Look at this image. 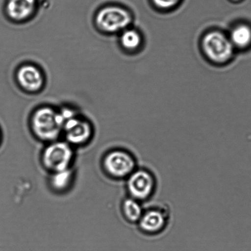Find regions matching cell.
Listing matches in <instances>:
<instances>
[{
  "mask_svg": "<svg viewBox=\"0 0 251 251\" xmlns=\"http://www.w3.org/2000/svg\"><path fill=\"white\" fill-rule=\"evenodd\" d=\"M133 17L127 8L118 4H109L97 12L94 24L100 32L106 35L120 34L130 27Z\"/></svg>",
  "mask_w": 251,
  "mask_h": 251,
  "instance_id": "obj_2",
  "label": "cell"
},
{
  "mask_svg": "<svg viewBox=\"0 0 251 251\" xmlns=\"http://www.w3.org/2000/svg\"><path fill=\"white\" fill-rule=\"evenodd\" d=\"M153 8L158 11L167 12L176 9L182 0H150Z\"/></svg>",
  "mask_w": 251,
  "mask_h": 251,
  "instance_id": "obj_15",
  "label": "cell"
},
{
  "mask_svg": "<svg viewBox=\"0 0 251 251\" xmlns=\"http://www.w3.org/2000/svg\"><path fill=\"white\" fill-rule=\"evenodd\" d=\"M30 128L35 138L48 144L60 140L62 136L63 121L58 109L50 105H42L31 113Z\"/></svg>",
  "mask_w": 251,
  "mask_h": 251,
  "instance_id": "obj_1",
  "label": "cell"
},
{
  "mask_svg": "<svg viewBox=\"0 0 251 251\" xmlns=\"http://www.w3.org/2000/svg\"><path fill=\"white\" fill-rule=\"evenodd\" d=\"M119 45L129 53L137 52L142 48L143 36L137 29L128 27L119 34Z\"/></svg>",
  "mask_w": 251,
  "mask_h": 251,
  "instance_id": "obj_13",
  "label": "cell"
},
{
  "mask_svg": "<svg viewBox=\"0 0 251 251\" xmlns=\"http://www.w3.org/2000/svg\"><path fill=\"white\" fill-rule=\"evenodd\" d=\"M75 157V148L65 140H58L46 144L40 161L44 169L50 174L72 169Z\"/></svg>",
  "mask_w": 251,
  "mask_h": 251,
  "instance_id": "obj_4",
  "label": "cell"
},
{
  "mask_svg": "<svg viewBox=\"0 0 251 251\" xmlns=\"http://www.w3.org/2000/svg\"><path fill=\"white\" fill-rule=\"evenodd\" d=\"M126 180L129 197L138 201H147L154 193L156 180L148 170L136 169Z\"/></svg>",
  "mask_w": 251,
  "mask_h": 251,
  "instance_id": "obj_7",
  "label": "cell"
},
{
  "mask_svg": "<svg viewBox=\"0 0 251 251\" xmlns=\"http://www.w3.org/2000/svg\"><path fill=\"white\" fill-rule=\"evenodd\" d=\"M101 166L104 174L116 180L126 179L137 169L135 157L123 149L106 152L102 158Z\"/></svg>",
  "mask_w": 251,
  "mask_h": 251,
  "instance_id": "obj_5",
  "label": "cell"
},
{
  "mask_svg": "<svg viewBox=\"0 0 251 251\" xmlns=\"http://www.w3.org/2000/svg\"><path fill=\"white\" fill-rule=\"evenodd\" d=\"M40 0H8L6 13L11 21L16 23H25L35 15Z\"/></svg>",
  "mask_w": 251,
  "mask_h": 251,
  "instance_id": "obj_9",
  "label": "cell"
},
{
  "mask_svg": "<svg viewBox=\"0 0 251 251\" xmlns=\"http://www.w3.org/2000/svg\"><path fill=\"white\" fill-rule=\"evenodd\" d=\"M201 48L207 60L218 65L230 62L235 50L227 34L216 29L204 34L201 40Z\"/></svg>",
  "mask_w": 251,
  "mask_h": 251,
  "instance_id": "obj_3",
  "label": "cell"
},
{
  "mask_svg": "<svg viewBox=\"0 0 251 251\" xmlns=\"http://www.w3.org/2000/svg\"><path fill=\"white\" fill-rule=\"evenodd\" d=\"M63 140L73 148L87 145L94 136V126L91 122L78 114L63 124Z\"/></svg>",
  "mask_w": 251,
  "mask_h": 251,
  "instance_id": "obj_6",
  "label": "cell"
},
{
  "mask_svg": "<svg viewBox=\"0 0 251 251\" xmlns=\"http://www.w3.org/2000/svg\"><path fill=\"white\" fill-rule=\"evenodd\" d=\"M1 139H2L1 132V131H0V143H1Z\"/></svg>",
  "mask_w": 251,
  "mask_h": 251,
  "instance_id": "obj_17",
  "label": "cell"
},
{
  "mask_svg": "<svg viewBox=\"0 0 251 251\" xmlns=\"http://www.w3.org/2000/svg\"><path fill=\"white\" fill-rule=\"evenodd\" d=\"M15 78L19 87L28 94L39 93L46 84L43 70L32 63H25L19 66L16 70Z\"/></svg>",
  "mask_w": 251,
  "mask_h": 251,
  "instance_id": "obj_8",
  "label": "cell"
},
{
  "mask_svg": "<svg viewBox=\"0 0 251 251\" xmlns=\"http://www.w3.org/2000/svg\"><path fill=\"white\" fill-rule=\"evenodd\" d=\"M235 50H247L251 46V26L246 23L234 25L227 34Z\"/></svg>",
  "mask_w": 251,
  "mask_h": 251,
  "instance_id": "obj_11",
  "label": "cell"
},
{
  "mask_svg": "<svg viewBox=\"0 0 251 251\" xmlns=\"http://www.w3.org/2000/svg\"><path fill=\"white\" fill-rule=\"evenodd\" d=\"M74 178V172L70 169L50 174L48 182L50 189L55 193H64L72 187Z\"/></svg>",
  "mask_w": 251,
  "mask_h": 251,
  "instance_id": "obj_12",
  "label": "cell"
},
{
  "mask_svg": "<svg viewBox=\"0 0 251 251\" xmlns=\"http://www.w3.org/2000/svg\"><path fill=\"white\" fill-rule=\"evenodd\" d=\"M230 1L233 2V3H240V2L242 1L243 0H230Z\"/></svg>",
  "mask_w": 251,
  "mask_h": 251,
  "instance_id": "obj_16",
  "label": "cell"
},
{
  "mask_svg": "<svg viewBox=\"0 0 251 251\" xmlns=\"http://www.w3.org/2000/svg\"><path fill=\"white\" fill-rule=\"evenodd\" d=\"M121 211L124 218L130 223H138L143 214L141 202L128 197L122 203Z\"/></svg>",
  "mask_w": 251,
  "mask_h": 251,
  "instance_id": "obj_14",
  "label": "cell"
},
{
  "mask_svg": "<svg viewBox=\"0 0 251 251\" xmlns=\"http://www.w3.org/2000/svg\"><path fill=\"white\" fill-rule=\"evenodd\" d=\"M163 209L153 208L144 211L138 224L143 233L156 235L164 230L168 223V216Z\"/></svg>",
  "mask_w": 251,
  "mask_h": 251,
  "instance_id": "obj_10",
  "label": "cell"
}]
</instances>
